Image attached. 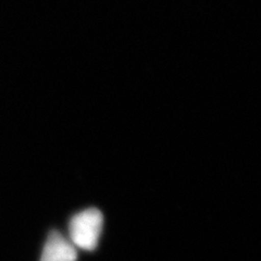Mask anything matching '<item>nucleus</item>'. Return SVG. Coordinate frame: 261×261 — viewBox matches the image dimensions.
Wrapping results in <instances>:
<instances>
[{
  "label": "nucleus",
  "instance_id": "f03ea898",
  "mask_svg": "<svg viewBox=\"0 0 261 261\" xmlns=\"http://www.w3.org/2000/svg\"><path fill=\"white\" fill-rule=\"evenodd\" d=\"M77 248L69 239L53 231L48 235L39 261H76Z\"/></svg>",
  "mask_w": 261,
  "mask_h": 261
},
{
  "label": "nucleus",
  "instance_id": "f257e3e1",
  "mask_svg": "<svg viewBox=\"0 0 261 261\" xmlns=\"http://www.w3.org/2000/svg\"><path fill=\"white\" fill-rule=\"evenodd\" d=\"M103 217L96 208H89L73 216L69 223V240L82 250L92 251L99 242Z\"/></svg>",
  "mask_w": 261,
  "mask_h": 261
}]
</instances>
